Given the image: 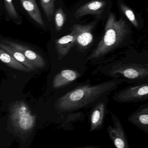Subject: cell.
<instances>
[{
    "instance_id": "obj_1",
    "label": "cell",
    "mask_w": 148,
    "mask_h": 148,
    "mask_svg": "<svg viewBox=\"0 0 148 148\" xmlns=\"http://www.w3.org/2000/svg\"><path fill=\"white\" fill-rule=\"evenodd\" d=\"M101 71L110 78L122 79L130 85L148 82V51H128L121 57L108 60Z\"/></svg>"
},
{
    "instance_id": "obj_2",
    "label": "cell",
    "mask_w": 148,
    "mask_h": 148,
    "mask_svg": "<svg viewBox=\"0 0 148 148\" xmlns=\"http://www.w3.org/2000/svg\"><path fill=\"white\" fill-rule=\"evenodd\" d=\"M123 83L122 79H112L97 84L78 86L59 98L54 106L60 111L79 110L108 97Z\"/></svg>"
},
{
    "instance_id": "obj_3",
    "label": "cell",
    "mask_w": 148,
    "mask_h": 148,
    "mask_svg": "<svg viewBox=\"0 0 148 148\" xmlns=\"http://www.w3.org/2000/svg\"><path fill=\"white\" fill-rule=\"evenodd\" d=\"M130 27L122 17L117 19L111 13L106 24L105 33L97 47L87 58V60H103L116 49L124 46L129 42L132 35Z\"/></svg>"
},
{
    "instance_id": "obj_4",
    "label": "cell",
    "mask_w": 148,
    "mask_h": 148,
    "mask_svg": "<svg viewBox=\"0 0 148 148\" xmlns=\"http://www.w3.org/2000/svg\"><path fill=\"white\" fill-rule=\"evenodd\" d=\"M9 112L11 123L17 133L23 136L31 133L36 125V116L25 101L14 102Z\"/></svg>"
},
{
    "instance_id": "obj_5",
    "label": "cell",
    "mask_w": 148,
    "mask_h": 148,
    "mask_svg": "<svg viewBox=\"0 0 148 148\" xmlns=\"http://www.w3.org/2000/svg\"><path fill=\"white\" fill-rule=\"evenodd\" d=\"M112 98L115 102L122 103L148 101V82L124 87L115 92Z\"/></svg>"
},
{
    "instance_id": "obj_6",
    "label": "cell",
    "mask_w": 148,
    "mask_h": 148,
    "mask_svg": "<svg viewBox=\"0 0 148 148\" xmlns=\"http://www.w3.org/2000/svg\"><path fill=\"white\" fill-rule=\"evenodd\" d=\"M113 126L108 125L107 131L112 143L117 148H130L128 138L121 121L115 113H111Z\"/></svg>"
},
{
    "instance_id": "obj_7",
    "label": "cell",
    "mask_w": 148,
    "mask_h": 148,
    "mask_svg": "<svg viewBox=\"0 0 148 148\" xmlns=\"http://www.w3.org/2000/svg\"><path fill=\"white\" fill-rule=\"evenodd\" d=\"M95 23L92 22L86 25L75 24L71 28V31L76 34V43L79 49L85 51L88 49L93 42L92 31Z\"/></svg>"
},
{
    "instance_id": "obj_8",
    "label": "cell",
    "mask_w": 148,
    "mask_h": 148,
    "mask_svg": "<svg viewBox=\"0 0 148 148\" xmlns=\"http://www.w3.org/2000/svg\"><path fill=\"white\" fill-rule=\"evenodd\" d=\"M108 101L109 98L107 97L94 106L90 117V131H96L103 129Z\"/></svg>"
},
{
    "instance_id": "obj_9",
    "label": "cell",
    "mask_w": 148,
    "mask_h": 148,
    "mask_svg": "<svg viewBox=\"0 0 148 148\" xmlns=\"http://www.w3.org/2000/svg\"><path fill=\"white\" fill-rule=\"evenodd\" d=\"M1 42L9 45L21 52L37 69H41L45 66V61L44 58L37 52L28 47L8 40H2Z\"/></svg>"
},
{
    "instance_id": "obj_10",
    "label": "cell",
    "mask_w": 148,
    "mask_h": 148,
    "mask_svg": "<svg viewBox=\"0 0 148 148\" xmlns=\"http://www.w3.org/2000/svg\"><path fill=\"white\" fill-rule=\"evenodd\" d=\"M127 120L148 134V102L139 106L137 109L128 116Z\"/></svg>"
},
{
    "instance_id": "obj_11",
    "label": "cell",
    "mask_w": 148,
    "mask_h": 148,
    "mask_svg": "<svg viewBox=\"0 0 148 148\" xmlns=\"http://www.w3.org/2000/svg\"><path fill=\"white\" fill-rule=\"evenodd\" d=\"M107 6L105 0H92L79 7L75 12L74 16L78 18L88 14H94L100 17Z\"/></svg>"
},
{
    "instance_id": "obj_12",
    "label": "cell",
    "mask_w": 148,
    "mask_h": 148,
    "mask_svg": "<svg viewBox=\"0 0 148 148\" xmlns=\"http://www.w3.org/2000/svg\"><path fill=\"white\" fill-rule=\"evenodd\" d=\"M76 34L71 31L70 34L55 40V47L59 60L66 56L76 43Z\"/></svg>"
},
{
    "instance_id": "obj_13",
    "label": "cell",
    "mask_w": 148,
    "mask_h": 148,
    "mask_svg": "<svg viewBox=\"0 0 148 148\" xmlns=\"http://www.w3.org/2000/svg\"><path fill=\"white\" fill-rule=\"evenodd\" d=\"M80 73L77 71L71 69L62 70L55 75L53 81V86L55 89L64 87L78 78Z\"/></svg>"
},
{
    "instance_id": "obj_14",
    "label": "cell",
    "mask_w": 148,
    "mask_h": 148,
    "mask_svg": "<svg viewBox=\"0 0 148 148\" xmlns=\"http://www.w3.org/2000/svg\"><path fill=\"white\" fill-rule=\"evenodd\" d=\"M21 5L31 18L40 26L44 27L43 21L40 10L36 3V0H20Z\"/></svg>"
},
{
    "instance_id": "obj_15",
    "label": "cell",
    "mask_w": 148,
    "mask_h": 148,
    "mask_svg": "<svg viewBox=\"0 0 148 148\" xmlns=\"http://www.w3.org/2000/svg\"><path fill=\"white\" fill-rule=\"evenodd\" d=\"M0 48H2L6 51L10 53L14 58L23 64L27 68L32 71H36L37 68L21 52L19 51L14 47L7 44L1 42L0 44Z\"/></svg>"
},
{
    "instance_id": "obj_16",
    "label": "cell",
    "mask_w": 148,
    "mask_h": 148,
    "mask_svg": "<svg viewBox=\"0 0 148 148\" xmlns=\"http://www.w3.org/2000/svg\"><path fill=\"white\" fill-rule=\"evenodd\" d=\"M0 59L7 66L18 71L25 72L32 71L19 61L14 58L12 55L5 50L0 48Z\"/></svg>"
},
{
    "instance_id": "obj_17",
    "label": "cell",
    "mask_w": 148,
    "mask_h": 148,
    "mask_svg": "<svg viewBox=\"0 0 148 148\" xmlns=\"http://www.w3.org/2000/svg\"><path fill=\"white\" fill-rule=\"evenodd\" d=\"M118 3L121 12L124 14L131 24L136 28L138 29L140 28L138 18L134 12L128 6L126 5L122 1V0H118Z\"/></svg>"
},
{
    "instance_id": "obj_18",
    "label": "cell",
    "mask_w": 148,
    "mask_h": 148,
    "mask_svg": "<svg viewBox=\"0 0 148 148\" xmlns=\"http://www.w3.org/2000/svg\"><path fill=\"white\" fill-rule=\"evenodd\" d=\"M55 0H40L42 8L47 19L51 22L53 18L55 11Z\"/></svg>"
},
{
    "instance_id": "obj_19",
    "label": "cell",
    "mask_w": 148,
    "mask_h": 148,
    "mask_svg": "<svg viewBox=\"0 0 148 148\" xmlns=\"http://www.w3.org/2000/svg\"><path fill=\"white\" fill-rule=\"evenodd\" d=\"M66 19V14L64 10L61 8H58L56 10L54 16L55 27L58 32H60L62 30Z\"/></svg>"
},
{
    "instance_id": "obj_20",
    "label": "cell",
    "mask_w": 148,
    "mask_h": 148,
    "mask_svg": "<svg viewBox=\"0 0 148 148\" xmlns=\"http://www.w3.org/2000/svg\"><path fill=\"white\" fill-rule=\"evenodd\" d=\"M5 8L8 15L14 21H18L19 19L18 14L15 9L12 0H4Z\"/></svg>"
}]
</instances>
